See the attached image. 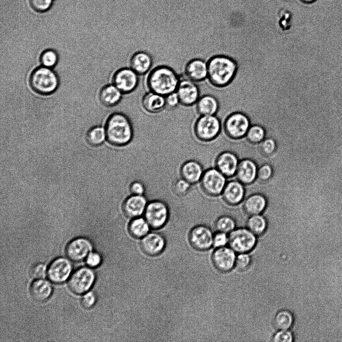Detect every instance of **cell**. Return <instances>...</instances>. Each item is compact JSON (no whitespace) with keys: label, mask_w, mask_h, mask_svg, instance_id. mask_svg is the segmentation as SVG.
Instances as JSON below:
<instances>
[{"label":"cell","mask_w":342,"mask_h":342,"mask_svg":"<svg viewBox=\"0 0 342 342\" xmlns=\"http://www.w3.org/2000/svg\"><path fill=\"white\" fill-rule=\"evenodd\" d=\"M207 78L217 88H224L234 79L238 69L236 61L223 55H215L207 61Z\"/></svg>","instance_id":"obj_1"},{"label":"cell","mask_w":342,"mask_h":342,"mask_svg":"<svg viewBox=\"0 0 342 342\" xmlns=\"http://www.w3.org/2000/svg\"><path fill=\"white\" fill-rule=\"evenodd\" d=\"M108 142L115 146H123L132 140L134 132V125L128 116L122 112L111 114L105 125Z\"/></svg>","instance_id":"obj_2"},{"label":"cell","mask_w":342,"mask_h":342,"mask_svg":"<svg viewBox=\"0 0 342 342\" xmlns=\"http://www.w3.org/2000/svg\"><path fill=\"white\" fill-rule=\"evenodd\" d=\"M180 80V77L173 69L159 65L149 72L146 86L149 91L166 96L176 91Z\"/></svg>","instance_id":"obj_3"},{"label":"cell","mask_w":342,"mask_h":342,"mask_svg":"<svg viewBox=\"0 0 342 342\" xmlns=\"http://www.w3.org/2000/svg\"><path fill=\"white\" fill-rule=\"evenodd\" d=\"M29 82L32 89L42 95L54 93L59 86V78L55 72L42 66L32 71Z\"/></svg>","instance_id":"obj_4"},{"label":"cell","mask_w":342,"mask_h":342,"mask_svg":"<svg viewBox=\"0 0 342 342\" xmlns=\"http://www.w3.org/2000/svg\"><path fill=\"white\" fill-rule=\"evenodd\" d=\"M143 216L151 228L160 229L166 225L169 218L168 204L161 200H151L146 207Z\"/></svg>","instance_id":"obj_5"},{"label":"cell","mask_w":342,"mask_h":342,"mask_svg":"<svg viewBox=\"0 0 342 342\" xmlns=\"http://www.w3.org/2000/svg\"><path fill=\"white\" fill-rule=\"evenodd\" d=\"M193 128L198 139L207 142L213 140L219 134L222 123L215 115L200 116L195 121Z\"/></svg>","instance_id":"obj_6"},{"label":"cell","mask_w":342,"mask_h":342,"mask_svg":"<svg viewBox=\"0 0 342 342\" xmlns=\"http://www.w3.org/2000/svg\"><path fill=\"white\" fill-rule=\"evenodd\" d=\"M257 237L247 227H237L228 234V244L236 253H248L255 247Z\"/></svg>","instance_id":"obj_7"},{"label":"cell","mask_w":342,"mask_h":342,"mask_svg":"<svg viewBox=\"0 0 342 342\" xmlns=\"http://www.w3.org/2000/svg\"><path fill=\"white\" fill-rule=\"evenodd\" d=\"M251 126L249 118L243 113L235 112L229 114L222 123V130L229 137L239 139L245 137Z\"/></svg>","instance_id":"obj_8"},{"label":"cell","mask_w":342,"mask_h":342,"mask_svg":"<svg viewBox=\"0 0 342 342\" xmlns=\"http://www.w3.org/2000/svg\"><path fill=\"white\" fill-rule=\"evenodd\" d=\"M227 182V178L216 168L205 170L200 180L203 190L212 196L222 194Z\"/></svg>","instance_id":"obj_9"},{"label":"cell","mask_w":342,"mask_h":342,"mask_svg":"<svg viewBox=\"0 0 342 342\" xmlns=\"http://www.w3.org/2000/svg\"><path fill=\"white\" fill-rule=\"evenodd\" d=\"M139 75L130 67H123L117 70L113 75L112 84L123 94L134 92L139 83Z\"/></svg>","instance_id":"obj_10"},{"label":"cell","mask_w":342,"mask_h":342,"mask_svg":"<svg viewBox=\"0 0 342 342\" xmlns=\"http://www.w3.org/2000/svg\"><path fill=\"white\" fill-rule=\"evenodd\" d=\"M214 233L209 226L203 224L197 225L189 231L188 239L195 249L206 250L213 245Z\"/></svg>","instance_id":"obj_11"},{"label":"cell","mask_w":342,"mask_h":342,"mask_svg":"<svg viewBox=\"0 0 342 342\" xmlns=\"http://www.w3.org/2000/svg\"><path fill=\"white\" fill-rule=\"evenodd\" d=\"M95 277V274L90 268H79L70 278L68 281L69 287L76 294L84 293L91 287Z\"/></svg>","instance_id":"obj_12"},{"label":"cell","mask_w":342,"mask_h":342,"mask_svg":"<svg viewBox=\"0 0 342 342\" xmlns=\"http://www.w3.org/2000/svg\"><path fill=\"white\" fill-rule=\"evenodd\" d=\"M176 93L179 103L185 107L196 104L200 98V90L196 82L187 78H180Z\"/></svg>","instance_id":"obj_13"},{"label":"cell","mask_w":342,"mask_h":342,"mask_svg":"<svg viewBox=\"0 0 342 342\" xmlns=\"http://www.w3.org/2000/svg\"><path fill=\"white\" fill-rule=\"evenodd\" d=\"M236 256V252L229 246L216 248L212 254V262L219 271L228 272L234 267Z\"/></svg>","instance_id":"obj_14"},{"label":"cell","mask_w":342,"mask_h":342,"mask_svg":"<svg viewBox=\"0 0 342 342\" xmlns=\"http://www.w3.org/2000/svg\"><path fill=\"white\" fill-rule=\"evenodd\" d=\"M245 193L244 185L235 176L227 178V182L222 193L227 202L231 205H237L244 200Z\"/></svg>","instance_id":"obj_15"},{"label":"cell","mask_w":342,"mask_h":342,"mask_svg":"<svg viewBox=\"0 0 342 342\" xmlns=\"http://www.w3.org/2000/svg\"><path fill=\"white\" fill-rule=\"evenodd\" d=\"M72 271L70 261L64 258H58L50 264L47 271L49 279L55 283H61L69 276Z\"/></svg>","instance_id":"obj_16"},{"label":"cell","mask_w":342,"mask_h":342,"mask_svg":"<svg viewBox=\"0 0 342 342\" xmlns=\"http://www.w3.org/2000/svg\"><path fill=\"white\" fill-rule=\"evenodd\" d=\"M92 244L87 239L80 237L70 242L66 248V254L70 260L80 261L84 259L91 251Z\"/></svg>","instance_id":"obj_17"},{"label":"cell","mask_w":342,"mask_h":342,"mask_svg":"<svg viewBox=\"0 0 342 342\" xmlns=\"http://www.w3.org/2000/svg\"><path fill=\"white\" fill-rule=\"evenodd\" d=\"M149 201L145 195L132 194L124 200L123 210L130 218L142 216Z\"/></svg>","instance_id":"obj_18"},{"label":"cell","mask_w":342,"mask_h":342,"mask_svg":"<svg viewBox=\"0 0 342 342\" xmlns=\"http://www.w3.org/2000/svg\"><path fill=\"white\" fill-rule=\"evenodd\" d=\"M140 244L145 253L149 255L155 256L163 250L165 246V240L160 233L149 232L142 238Z\"/></svg>","instance_id":"obj_19"},{"label":"cell","mask_w":342,"mask_h":342,"mask_svg":"<svg viewBox=\"0 0 342 342\" xmlns=\"http://www.w3.org/2000/svg\"><path fill=\"white\" fill-rule=\"evenodd\" d=\"M186 77L195 82H200L207 78V63L200 58L188 61L184 68Z\"/></svg>","instance_id":"obj_20"},{"label":"cell","mask_w":342,"mask_h":342,"mask_svg":"<svg viewBox=\"0 0 342 342\" xmlns=\"http://www.w3.org/2000/svg\"><path fill=\"white\" fill-rule=\"evenodd\" d=\"M239 160L237 156L231 152L221 153L216 160V168L227 178L236 174Z\"/></svg>","instance_id":"obj_21"},{"label":"cell","mask_w":342,"mask_h":342,"mask_svg":"<svg viewBox=\"0 0 342 342\" xmlns=\"http://www.w3.org/2000/svg\"><path fill=\"white\" fill-rule=\"evenodd\" d=\"M258 166L256 163L249 159L239 161L236 178L244 185L252 183L257 178Z\"/></svg>","instance_id":"obj_22"},{"label":"cell","mask_w":342,"mask_h":342,"mask_svg":"<svg viewBox=\"0 0 342 342\" xmlns=\"http://www.w3.org/2000/svg\"><path fill=\"white\" fill-rule=\"evenodd\" d=\"M153 64V60L151 55L143 51L134 53L129 60V67L139 76L149 72Z\"/></svg>","instance_id":"obj_23"},{"label":"cell","mask_w":342,"mask_h":342,"mask_svg":"<svg viewBox=\"0 0 342 342\" xmlns=\"http://www.w3.org/2000/svg\"><path fill=\"white\" fill-rule=\"evenodd\" d=\"M205 170L202 164L195 160H190L183 164L180 169L181 177L191 184L200 182Z\"/></svg>","instance_id":"obj_24"},{"label":"cell","mask_w":342,"mask_h":342,"mask_svg":"<svg viewBox=\"0 0 342 342\" xmlns=\"http://www.w3.org/2000/svg\"><path fill=\"white\" fill-rule=\"evenodd\" d=\"M141 105L148 113H159L166 108L165 96L149 91L143 95Z\"/></svg>","instance_id":"obj_25"},{"label":"cell","mask_w":342,"mask_h":342,"mask_svg":"<svg viewBox=\"0 0 342 342\" xmlns=\"http://www.w3.org/2000/svg\"><path fill=\"white\" fill-rule=\"evenodd\" d=\"M123 95L114 85L107 84L101 89L99 98L102 105L107 107H112L121 102Z\"/></svg>","instance_id":"obj_26"},{"label":"cell","mask_w":342,"mask_h":342,"mask_svg":"<svg viewBox=\"0 0 342 342\" xmlns=\"http://www.w3.org/2000/svg\"><path fill=\"white\" fill-rule=\"evenodd\" d=\"M266 205V198L260 193L250 195L243 200L244 210L249 216L262 214Z\"/></svg>","instance_id":"obj_27"},{"label":"cell","mask_w":342,"mask_h":342,"mask_svg":"<svg viewBox=\"0 0 342 342\" xmlns=\"http://www.w3.org/2000/svg\"><path fill=\"white\" fill-rule=\"evenodd\" d=\"M195 105L196 111L200 116L215 115L219 107L217 98L209 94L200 97Z\"/></svg>","instance_id":"obj_28"},{"label":"cell","mask_w":342,"mask_h":342,"mask_svg":"<svg viewBox=\"0 0 342 342\" xmlns=\"http://www.w3.org/2000/svg\"><path fill=\"white\" fill-rule=\"evenodd\" d=\"M52 288L49 282L43 279H37L33 281L30 287L32 298L38 302H44L50 296Z\"/></svg>","instance_id":"obj_29"},{"label":"cell","mask_w":342,"mask_h":342,"mask_svg":"<svg viewBox=\"0 0 342 342\" xmlns=\"http://www.w3.org/2000/svg\"><path fill=\"white\" fill-rule=\"evenodd\" d=\"M151 227L144 217H138L131 219L128 229L130 235L134 238H142L150 231Z\"/></svg>","instance_id":"obj_30"},{"label":"cell","mask_w":342,"mask_h":342,"mask_svg":"<svg viewBox=\"0 0 342 342\" xmlns=\"http://www.w3.org/2000/svg\"><path fill=\"white\" fill-rule=\"evenodd\" d=\"M246 227L257 236H260L266 232L267 222L262 214L250 215L247 221Z\"/></svg>","instance_id":"obj_31"},{"label":"cell","mask_w":342,"mask_h":342,"mask_svg":"<svg viewBox=\"0 0 342 342\" xmlns=\"http://www.w3.org/2000/svg\"><path fill=\"white\" fill-rule=\"evenodd\" d=\"M294 318L291 312L281 310L275 316L274 324L278 330L289 329L293 323Z\"/></svg>","instance_id":"obj_32"},{"label":"cell","mask_w":342,"mask_h":342,"mask_svg":"<svg viewBox=\"0 0 342 342\" xmlns=\"http://www.w3.org/2000/svg\"><path fill=\"white\" fill-rule=\"evenodd\" d=\"M106 138L105 128L95 126L91 128L87 134V140L91 145L96 146L101 145Z\"/></svg>","instance_id":"obj_33"},{"label":"cell","mask_w":342,"mask_h":342,"mask_svg":"<svg viewBox=\"0 0 342 342\" xmlns=\"http://www.w3.org/2000/svg\"><path fill=\"white\" fill-rule=\"evenodd\" d=\"M237 227L235 220L229 216L220 217L216 221L215 228L216 231L229 234Z\"/></svg>","instance_id":"obj_34"},{"label":"cell","mask_w":342,"mask_h":342,"mask_svg":"<svg viewBox=\"0 0 342 342\" xmlns=\"http://www.w3.org/2000/svg\"><path fill=\"white\" fill-rule=\"evenodd\" d=\"M246 137L250 142L258 143L262 141L266 137L265 130L259 124H252L249 127Z\"/></svg>","instance_id":"obj_35"},{"label":"cell","mask_w":342,"mask_h":342,"mask_svg":"<svg viewBox=\"0 0 342 342\" xmlns=\"http://www.w3.org/2000/svg\"><path fill=\"white\" fill-rule=\"evenodd\" d=\"M40 61L42 66L52 69L57 64L59 56L55 50L47 49L41 54Z\"/></svg>","instance_id":"obj_36"},{"label":"cell","mask_w":342,"mask_h":342,"mask_svg":"<svg viewBox=\"0 0 342 342\" xmlns=\"http://www.w3.org/2000/svg\"><path fill=\"white\" fill-rule=\"evenodd\" d=\"M192 185L182 177H180L173 182L172 189L176 194L183 196L189 192Z\"/></svg>","instance_id":"obj_37"},{"label":"cell","mask_w":342,"mask_h":342,"mask_svg":"<svg viewBox=\"0 0 342 342\" xmlns=\"http://www.w3.org/2000/svg\"><path fill=\"white\" fill-rule=\"evenodd\" d=\"M260 151L265 155H270L275 151L276 145L275 141L271 138H265L258 143Z\"/></svg>","instance_id":"obj_38"},{"label":"cell","mask_w":342,"mask_h":342,"mask_svg":"<svg viewBox=\"0 0 342 342\" xmlns=\"http://www.w3.org/2000/svg\"><path fill=\"white\" fill-rule=\"evenodd\" d=\"M272 174L271 166L268 164H264L258 168L256 180L261 182L267 181L271 178Z\"/></svg>","instance_id":"obj_39"},{"label":"cell","mask_w":342,"mask_h":342,"mask_svg":"<svg viewBox=\"0 0 342 342\" xmlns=\"http://www.w3.org/2000/svg\"><path fill=\"white\" fill-rule=\"evenodd\" d=\"M46 267L43 263H36L33 265L29 270V274L33 279H39L45 277Z\"/></svg>","instance_id":"obj_40"},{"label":"cell","mask_w":342,"mask_h":342,"mask_svg":"<svg viewBox=\"0 0 342 342\" xmlns=\"http://www.w3.org/2000/svg\"><path fill=\"white\" fill-rule=\"evenodd\" d=\"M251 257L247 253H238L236 256L235 266L241 271L247 269L251 263Z\"/></svg>","instance_id":"obj_41"},{"label":"cell","mask_w":342,"mask_h":342,"mask_svg":"<svg viewBox=\"0 0 342 342\" xmlns=\"http://www.w3.org/2000/svg\"><path fill=\"white\" fill-rule=\"evenodd\" d=\"M293 340V335L289 329L278 330L272 337V341L274 342H291Z\"/></svg>","instance_id":"obj_42"},{"label":"cell","mask_w":342,"mask_h":342,"mask_svg":"<svg viewBox=\"0 0 342 342\" xmlns=\"http://www.w3.org/2000/svg\"><path fill=\"white\" fill-rule=\"evenodd\" d=\"M53 0H30L32 8L38 12H44L50 9Z\"/></svg>","instance_id":"obj_43"},{"label":"cell","mask_w":342,"mask_h":342,"mask_svg":"<svg viewBox=\"0 0 342 342\" xmlns=\"http://www.w3.org/2000/svg\"><path fill=\"white\" fill-rule=\"evenodd\" d=\"M228 243V234L216 231L214 233L213 246L216 248L225 246Z\"/></svg>","instance_id":"obj_44"},{"label":"cell","mask_w":342,"mask_h":342,"mask_svg":"<svg viewBox=\"0 0 342 342\" xmlns=\"http://www.w3.org/2000/svg\"><path fill=\"white\" fill-rule=\"evenodd\" d=\"M166 108L173 109L175 108L179 103V99L176 92L165 96Z\"/></svg>","instance_id":"obj_45"},{"label":"cell","mask_w":342,"mask_h":342,"mask_svg":"<svg viewBox=\"0 0 342 342\" xmlns=\"http://www.w3.org/2000/svg\"><path fill=\"white\" fill-rule=\"evenodd\" d=\"M96 298L94 294L89 292L85 294L81 299L82 305L85 308L91 307L95 302Z\"/></svg>","instance_id":"obj_46"},{"label":"cell","mask_w":342,"mask_h":342,"mask_svg":"<svg viewBox=\"0 0 342 342\" xmlns=\"http://www.w3.org/2000/svg\"><path fill=\"white\" fill-rule=\"evenodd\" d=\"M101 258L100 255L95 252L89 253L86 259L87 265L92 267L98 266L101 263Z\"/></svg>","instance_id":"obj_47"},{"label":"cell","mask_w":342,"mask_h":342,"mask_svg":"<svg viewBox=\"0 0 342 342\" xmlns=\"http://www.w3.org/2000/svg\"><path fill=\"white\" fill-rule=\"evenodd\" d=\"M302 2L306 3H310L314 2L316 0H301Z\"/></svg>","instance_id":"obj_48"}]
</instances>
